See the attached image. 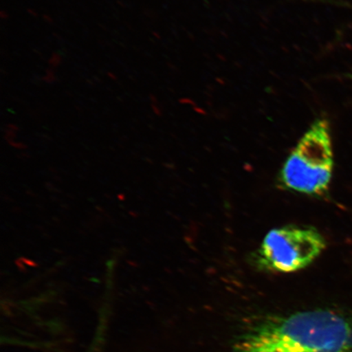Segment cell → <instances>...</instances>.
I'll return each instance as SVG.
<instances>
[{
    "instance_id": "8fae6325",
    "label": "cell",
    "mask_w": 352,
    "mask_h": 352,
    "mask_svg": "<svg viewBox=\"0 0 352 352\" xmlns=\"http://www.w3.org/2000/svg\"><path fill=\"white\" fill-rule=\"evenodd\" d=\"M149 98H151L153 104H157V100L155 96L151 94V96H149Z\"/></svg>"
},
{
    "instance_id": "5b68a950",
    "label": "cell",
    "mask_w": 352,
    "mask_h": 352,
    "mask_svg": "<svg viewBox=\"0 0 352 352\" xmlns=\"http://www.w3.org/2000/svg\"><path fill=\"white\" fill-rule=\"evenodd\" d=\"M43 80L47 83H52L56 80L55 70L54 68H48L46 69V76L43 77Z\"/></svg>"
},
{
    "instance_id": "52a82bcc",
    "label": "cell",
    "mask_w": 352,
    "mask_h": 352,
    "mask_svg": "<svg viewBox=\"0 0 352 352\" xmlns=\"http://www.w3.org/2000/svg\"><path fill=\"white\" fill-rule=\"evenodd\" d=\"M43 19L48 24H52V22H54V20H52V17L47 14H43Z\"/></svg>"
},
{
    "instance_id": "3957f363",
    "label": "cell",
    "mask_w": 352,
    "mask_h": 352,
    "mask_svg": "<svg viewBox=\"0 0 352 352\" xmlns=\"http://www.w3.org/2000/svg\"><path fill=\"white\" fill-rule=\"evenodd\" d=\"M325 240L314 228L286 226L272 230L254 254L261 270L294 272L315 261L325 249Z\"/></svg>"
},
{
    "instance_id": "7c38bea8",
    "label": "cell",
    "mask_w": 352,
    "mask_h": 352,
    "mask_svg": "<svg viewBox=\"0 0 352 352\" xmlns=\"http://www.w3.org/2000/svg\"><path fill=\"white\" fill-rule=\"evenodd\" d=\"M237 352H262V351H249V350H244V349H237Z\"/></svg>"
},
{
    "instance_id": "9c48e42d",
    "label": "cell",
    "mask_w": 352,
    "mask_h": 352,
    "mask_svg": "<svg viewBox=\"0 0 352 352\" xmlns=\"http://www.w3.org/2000/svg\"><path fill=\"white\" fill-rule=\"evenodd\" d=\"M28 12L29 13L30 15H32L33 16H38L37 12L35 11L34 10H32V8H28Z\"/></svg>"
},
{
    "instance_id": "ba28073f",
    "label": "cell",
    "mask_w": 352,
    "mask_h": 352,
    "mask_svg": "<svg viewBox=\"0 0 352 352\" xmlns=\"http://www.w3.org/2000/svg\"><path fill=\"white\" fill-rule=\"evenodd\" d=\"M0 17H1L3 20H7L10 16H8V13L6 11L2 10L0 12Z\"/></svg>"
},
{
    "instance_id": "277c9868",
    "label": "cell",
    "mask_w": 352,
    "mask_h": 352,
    "mask_svg": "<svg viewBox=\"0 0 352 352\" xmlns=\"http://www.w3.org/2000/svg\"><path fill=\"white\" fill-rule=\"evenodd\" d=\"M61 61H63V58L57 52H54L50 56V60H48V63H50L51 68H57L61 64Z\"/></svg>"
},
{
    "instance_id": "4fadbf2b",
    "label": "cell",
    "mask_w": 352,
    "mask_h": 352,
    "mask_svg": "<svg viewBox=\"0 0 352 352\" xmlns=\"http://www.w3.org/2000/svg\"><path fill=\"white\" fill-rule=\"evenodd\" d=\"M153 35H155V36H156V37H157L158 38H160V35H158L157 34H156V32H153Z\"/></svg>"
},
{
    "instance_id": "6da1fadb",
    "label": "cell",
    "mask_w": 352,
    "mask_h": 352,
    "mask_svg": "<svg viewBox=\"0 0 352 352\" xmlns=\"http://www.w3.org/2000/svg\"><path fill=\"white\" fill-rule=\"evenodd\" d=\"M240 349L262 352H352V316L318 309L266 321Z\"/></svg>"
},
{
    "instance_id": "8992f818",
    "label": "cell",
    "mask_w": 352,
    "mask_h": 352,
    "mask_svg": "<svg viewBox=\"0 0 352 352\" xmlns=\"http://www.w3.org/2000/svg\"><path fill=\"white\" fill-rule=\"evenodd\" d=\"M151 107L153 109V111L157 114V116H160L161 114V109L158 107V105L157 104H151Z\"/></svg>"
},
{
    "instance_id": "7a4b0ae2",
    "label": "cell",
    "mask_w": 352,
    "mask_h": 352,
    "mask_svg": "<svg viewBox=\"0 0 352 352\" xmlns=\"http://www.w3.org/2000/svg\"><path fill=\"white\" fill-rule=\"evenodd\" d=\"M333 168L329 122L316 120L299 140L281 169L280 182L294 192L322 196L328 191Z\"/></svg>"
},
{
    "instance_id": "30bf717a",
    "label": "cell",
    "mask_w": 352,
    "mask_h": 352,
    "mask_svg": "<svg viewBox=\"0 0 352 352\" xmlns=\"http://www.w3.org/2000/svg\"><path fill=\"white\" fill-rule=\"evenodd\" d=\"M108 76L112 79V80H117V76L112 72H108Z\"/></svg>"
}]
</instances>
